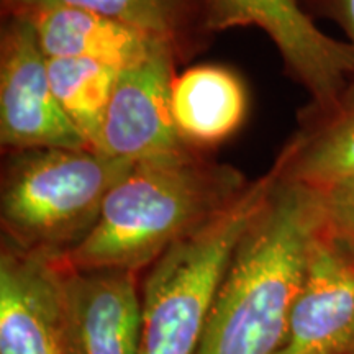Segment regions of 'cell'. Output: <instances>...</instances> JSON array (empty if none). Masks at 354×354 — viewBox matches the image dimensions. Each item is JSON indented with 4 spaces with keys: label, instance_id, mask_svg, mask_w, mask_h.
Returning a JSON list of instances; mask_svg holds the SVG:
<instances>
[{
    "label": "cell",
    "instance_id": "cell-4",
    "mask_svg": "<svg viewBox=\"0 0 354 354\" xmlns=\"http://www.w3.org/2000/svg\"><path fill=\"white\" fill-rule=\"evenodd\" d=\"M7 154L0 187L2 243L48 258L68 254L87 236L109 192L135 165L92 149Z\"/></svg>",
    "mask_w": 354,
    "mask_h": 354
},
{
    "label": "cell",
    "instance_id": "cell-12",
    "mask_svg": "<svg viewBox=\"0 0 354 354\" xmlns=\"http://www.w3.org/2000/svg\"><path fill=\"white\" fill-rule=\"evenodd\" d=\"M248 105L245 82L227 66H192L172 82V120L180 141L194 151L214 149L232 138L246 120Z\"/></svg>",
    "mask_w": 354,
    "mask_h": 354
},
{
    "label": "cell",
    "instance_id": "cell-2",
    "mask_svg": "<svg viewBox=\"0 0 354 354\" xmlns=\"http://www.w3.org/2000/svg\"><path fill=\"white\" fill-rule=\"evenodd\" d=\"M240 169L185 151L135 162L110 190L94 228L61 261L143 272L245 192Z\"/></svg>",
    "mask_w": 354,
    "mask_h": 354
},
{
    "label": "cell",
    "instance_id": "cell-15",
    "mask_svg": "<svg viewBox=\"0 0 354 354\" xmlns=\"http://www.w3.org/2000/svg\"><path fill=\"white\" fill-rule=\"evenodd\" d=\"M118 73L94 61L48 59V74L57 102L94 151Z\"/></svg>",
    "mask_w": 354,
    "mask_h": 354
},
{
    "label": "cell",
    "instance_id": "cell-10",
    "mask_svg": "<svg viewBox=\"0 0 354 354\" xmlns=\"http://www.w3.org/2000/svg\"><path fill=\"white\" fill-rule=\"evenodd\" d=\"M0 354H71L56 258L0 248Z\"/></svg>",
    "mask_w": 354,
    "mask_h": 354
},
{
    "label": "cell",
    "instance_id": "cell-14",
    "mask_svg": "<svg viewBox=\"0 0 354 354\" xmlns=\"http://www.w3.org/2000/svg\"><path fill=\"white\" fill-rule=\"evenodd\" d=\"M3 13L48 7L91 10L136 26L174 48L179 61L205 50L214 32L210 0H2Z\"/></svg>",
    "mask_w": 354,
    "mask_h": 354
},
{
    "label": "cell",
    "instance_id": "cell-17",
    "mask_svg": "<svg viewBox=\"0 0 354 354\" xmlns=\"http://www.w3.org/2000/svg\"><path fill=\"white\" fill-rule=\"evenodd\" d=\"M312 19L331 20L343 30L354 51V0H297ZM354 82V79H353Z\"/></svg>",
    "mask_w": 354,
    "mask_h": 354
},
{
    "label": "cell",
    "instance_id": "cell-13",
    "mask_svg": "<svg viewBox=\"0 0 354 354\" xmlns=\"http://www.w3.org/2000/svg\"><path fill=\"white\" fill-rule=\"evenodd\" d=\"M282 154L286 179L305 187L318 190L354 180V82L328 109L305 105Z\"/></svg>",
    "mask_w": 354,
    "mask_h": 354
},
{
    "label": "cell",
    "instance_id": "cell-3",
    "mask_svg": "<svg viewBox=\"0 0 354 354\" xmlns=\"http://www.w3.org/2000/svg\"><path fill=\"white\" fill-rule=\"evenodd\" d=\"M284 171V156L228 209L172 245L145 271L140 354H196L230 261Z\"/></svg>",
    "mask_w": 354,
    "mask_h": 354
},
{
    "label": "cell",
    "instance_id": "cell-5",
    "mask_svg": "<svg viewBox=\"0 0 354 354\" xmlns=\"http://www.w3.org/2000/svg\"><path fill=\"white\" fill-rule=\"evenodd\" d=\"M0 143L6 153L44 148L91 149L57 102L48 74V57L32 21L21 13H3Z\"/></svg>",
    "mask_w": 354,
    "mask_h": 354
},
{
    "label": "cell",
    "instance_id": "cell-1",
    "mask_svg": "<svg viewBox=\"0 0 354 354\" xmlns=\"http://www.w3.org/2000/svg\"><path fill=\"white\" fill-rule=\"evenodd\" d=\"M320 220L315 190L282 171L230 261L196 354L279 353Z\"/></svg>",
    "mask_w": 354,
    "mask_h": 354
},
{
    "label": "cell",
    "instance_id": "cell-8",
    "mask_svg": "<svg viewBox=\"0 0 354 354\" xmlns=\"http://www.w3.org/2000/svg\"><path fill=\"white\" fill-rule=\"evenodd\" d=\"M169 44L118 73L97 153L138 162L190 149L177 135L171 112L176 66Z\"/></svg>",
    "mask_w": 354,
    "mask_h": 354
},
{
    "label": "cell",
    "instance_id": "cell-16",
    "mask_svg": "<svg viewBox=\"0 0 354 354\" xmlns=\"http://www.w3.org/2000/svg\"><path fill=\"white\" fill-rule=\"evenodd\" d=\"M315 194L326 221L354 243V180L318 189Z\"/></svg>",
    "mask_w": 354,
    "mask_h": 354
},
{
    "label": "cell",
    "instance_id": "cell-11",
    "mask_svg": "<svg viewBox=\"0 0 354 354\" xmlns=\"http://www.w3.org/2000/svg\"><path fill=\"white\" fill-rule=\"evenodd\" d=\"M21 15L32 21L48 59L94 61L122 71L167 44L136 26L82 8L48 7Z\"/></svg>",
    "mask_w": 354,
    "mask_h": 354
},
{
    "label": "cell",
    "instance_id": "cell-9",
    "mask_svg": "<svg viewBox=\"0 0 354 354\" xmlns=\"http://www.w3.org/2000/svg\"><path fill=\"white\" fill-rule=\"evenodd\" d=\"M71 354H140L143 295L140 272L73 268L56 258Z\"/></svg>",
    "mask_w": 354,
    "mask_h": 354
},
{
    "label": "cell",
    "instance_id": "cell-7",
    "mask_svg": "<svg viewBox=\"0 0 354 354\" xmlns=\"http://www.w3.org/2000/svg\"><path fill=\"white\" fill-rule=\"evenodd\" d=\"M277 354H354V243L323 212Z\"/></svg>",
    "mask_w": 354,
    "mask_h": 354
},
{
    "label": "cell",
    "instance_id": "cell-6",
    "mask_svg": "<svg viewBox=\"0 0 354 354\" xmlns=\"http://www.w3.org/2000/svg\"><path fill=\"white\" fill-rule=\"evenodd\" d=\"M210 6L215 33L258 26L272 39L286 73L310 95L308 107H331L353 82V48L323 33L297 0H210Z\"/></svg>",
    "mask_w": 354,
    "mask_h": 354
}]
</instances>
